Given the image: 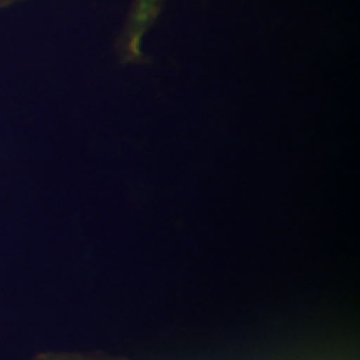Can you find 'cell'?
<instances>
[{
    "label": "cell",
    "instance_id": "obj_1",
    "mask_svg": "<svg viewBox=\"0 0 360 360\" xmlns=\"http://www.w3.org/2000/svg\"><path fill=\"white\" fill-rule=\"evenodd\" d=\"M156 0H139L134 18V34H132V50H138L144 30L154 16Z\"/></svg>",
    "mask_w": 360,
    "mask_h": 360
}]
</instances>
